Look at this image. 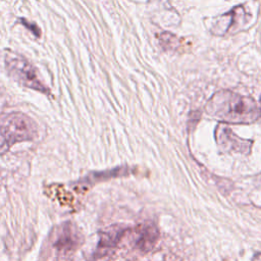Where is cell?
<instances>
[{
    "instance_id": "cell-2",
    "label": "cell",
    "mask_w": 261,
    "mask_h": 261,
    "mask_svg": "<svg viewBox=\"0 0 261 261\" xmlns=\"http://www.w3.org/2000/svg\"><path fill=\"white\" fill-rule=\"evenodd\" d=\"M38 136L36 122L22 112H11L0 118V155L18 142L32 141Z\"/></svg>"
},
{
    "instance_id": "cell-10",
    "label": "cell",
    "mask_w": 261,
    "mask_h": 261,
    "mask_svg": "<svg viewBox=\"0 0 261 261\" xmlns=\"http://www.w3.org/2000/svg\"><path fill=\"white\" fill-rule=\"evenodd\" d=\"M260 103H261V98H260ZM260 109H261V107H260Z\"/></svg>"
},
{
    "instance_id": "cell-3",
    "label": "cell",
    "mask_w": 261,
    "mask_h": 261,
    "mask_svg": "<svg viewBox=\"0 0 261 261\" xmlns=\"http://www.w3.org/2000/svg\"><path fill=\"white\" fill-rule=\"evenodd\" d=\"M5 67L8 74L19 85L44 94H50V90L39 79L36 68L23 57L7 54Z\"/></svg>"
},
{
    "instance_id": "cell-4",
    "label": "cell",
    "mask_w": 261,
    "mask_h": 261,
    "mask_svg": "<svg viewBox=\"0 0 261 261\" xmlns=\"http://www.w3.org/2000/svg\"><path fill=\"white\" fill-rule=\"evenodd\" d=\"M82 237L77 228L70 222H65L55 229L52 237V247L61 256H69L81 245Z\"/></svg>"
},
{
    "instance_id": "cell-9",
    "label": "cell",
    "mask_w": 261,
    "mask_h": 261,
    "mask_svg": "<svg viewBox=\"0 0 261 261\" xmlns=\"http://www.w3.org/2000/svg\"><path fill=\"white\" fill-rule=\"evenodd\" d=\"M20 21L30 30V31H32L33 33H34V35L35 36H40L41 35V32H40V30H39V28L36 25V24H33V23H31V22H28L25 19H20Z\"/></svg>"
},
{
    "instance_id": "cell-7",
    "label": "cell",
    "mask_w": 261,
    "mask_h": 261,
    "mask_svg": "<svg viewBox=\"0 0 261 261\" xmlns=\"http://www.w3.org/2000/svg\"><path fill=\"white\" fill-rule=\"evenodd\" d=\"M129 230L130 228L120 224H114L101 230L99 232V242L95 254L98 257H102L108 254L118 245L122 237Z\"/></svg>"
},
{
    "instance_id": "cell-1",
    "label": "cell",
    "mask_w": 261,
    "mask_h": 261,
    "mask_svg": "<svg viewBox=\"0 0 261 261\" xmlns=\"http://www.w3.org/2000/svg\"><path fill=\"white\" fill-rule=\"evenodd\" d=\"M205 111L222 123L249 124L261 118V109L253 98L229 90L214 93L207 101Z\"/></svg>"
},
{
    "instance_id": "cell-5",
    "label": "cell",
    "mask_w": 261,
    "mask_h": 261,
    "mask_svg": "<svg viewBox=\"0 0 261 261\" xmlns=\"http://www.w3.org/2000/svg\"><path fill=\"white\" fill-rule=\"evenodd\" d=\"M215 140L222 151L248 154L253 142L237 136L226 123H219L215 128Z\"/></svg>"
},
{
    "instance_id": "cell-6",
    "label": "cell",
    "mask_w": 261,
    "mask_h": 261,
    "mask_svg": "<svg viewBox=\"0 0 261 261\" xmlns=\"http://www.w3.org/2000/svg\"><path fill=\"white\" fill-rule=\"evenodd\" d=\"M132 242L136 249L141 252H149L155 246L159 231L156 225L152 222H144L130 229Z\"/></svg>"
},
{
    "instance_id": "cell-8",
    "label": "cell",
    "mask_w": 261,
    "mask_h": 261,
    "mask_svg": "<svg viewBox=\"0 0 261 261\" xmlns=\"http://www.w3.org/2000/svg\"><path fill=\"white\" fill-rule=\"evenodd\" d=\"M160 44L163 48L168 50H175L179 46V40L172 34L164 32L159 36Z\"/></svg>"
}]
</instances>
